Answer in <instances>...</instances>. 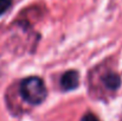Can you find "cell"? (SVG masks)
<instances>
[{"instance_id":"obj_3","label":"cell","mask_w":122,"mask_h":121,"mask_svg":"<svg viewBox=\"0 0 122 121\" xmlns=\"http://www.w3.org/2000/svg\"><path fill=\"white\" fill-rule=\"evenodd\" d=\"M103 83L108 89L116 90L121 84V79L117 74H107V76L103 77Z\"/></svg>"},{"instance_id":"obj_2","label":"cell","mask_w":122,"mask_h":121,"mask_svg":"<svg viewBox=\"0 0 122 121\" xmlns=\"http://www.w3.org/2000/svg\"><path fill=\"white\" fill-rule=\"evenodd\" d=\"M80 83V76L76 70H69L63 74L61 79V85L64 90H74L78 87Z\"/></svg>"},{"instance_id":"obj_1","label":"cell","mask_w":122,"mask_h":121,"mask_svg":"<svg viewBox=\"0 0 122 121\" xmlns=\"http://www.w3.org/2000/svg\"><path fill=\"white\" fill-rule=\"evenodd\" d=\"M19 91L21 97L30 105H41L47 95L43 80L36 76H31L21 81Z\"/></svg>"},{"instance_id":"obj_5","label":"cell","mask_w":122,"mask_h":121,"mask_svg":"<svg viewBox=\"0 0 122 121\" xmlns=\"http://www.w3.org/2000/svg\"><path fill=\"white\" fill-rule=\"evenodd\" d=\"M82 121H100V120H98L97 116L94 115L92 113H88V114H85V115L82 118Z\"/></svg>"},{"instance_id":"obj_4","label":"cell","mask_w":122,"mask_h":121,"mask_svg":"<svg viewBox=\"0 0 122 121\" xmlns=\"http://www.w3.org/2000/svg\"><path fill=\"white\" fill-rule=\"evenodd\" d=\"M11 5H12V0H0V16L4 14L10 8Z\"/></svg>"}]
</instances>
